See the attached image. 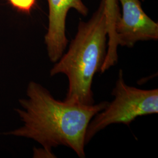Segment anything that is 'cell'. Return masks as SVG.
<instances>
[{
  "mask_svg": "<svg viewBox=\"0 0 158 158\" xmlns=\"http://www.w3.org/2000/svg\"><path fill=\"white\" fill-rule=\"evenodd\" d=\"M118 1L123 13H118L114 27L118 46L132 48L139 41L158 40V23L143 11L140 1Z\"/></svg>",
  "mask_w": 158,
  "mask_h": 158,
  "instance_id": "4",
  "label": "cell"
},
{
  "mask_svg": "<svg viewBox=\"0 0 158 158\" xmlns=\"http://www.w3.org/2000/svg\"><path fill=\"white\" fill-rule=\"evenodd\" d=\"M49 5V25L45 36L48 55L56 63L64 53L68 44L66 36V19L68 11L74 8L86 16L88 9L81 0H47Z\"/></svg>",
  "mask_w": 158,
  "mask_h": 158,
  "instance_id": "5",
  "label": "cell"
},
{
  "mask_svg": "<svg viewBox=\"0 0 158 158\" xmlns=\"http://www.w3.org/2000/svg\"><path fill=\"white\" fill-rule=\"evenodd\" d=\"M110 15L107 0L87 22L80 21L68 52L63 53L50 71L51 76L63 74L69 87L64 100L85 105L94 104L92 83L107 55V40Z\"/></svg>",
  "mask_w": 158,
  "mask_h": 158,
  "instance_id": "2",
  "label": "cell"
},
{
  "mask_svg": "<svg viewBox=\"0 0 158 158\" xmlns=\"http://www.w3.org/2000/svg\"><path fill=\"white\" fill-rule=\"evenodd\" d=\"M114 99L97 113L87 127V145L96 134L108 126L124 124L128 126L139 117L158 113V89L143 90L127 85L120 69L112 91Z\"/></svg>",
  "mask_w": 158,
  "mask_h": 158,
  "instance_id": "3",
  "label": "cell"
},
{
  "mask_svg": "<svg viewBox=\"0 0 158 158\" xmlns=\"http://www.w3.org/2000/svg\"><path fill=\"white\" fill-rule=\"evenodd\" d=\"M27 96L19 100L21 108L15 109L23 125L4 134L33 139L50 151L59 146L68 147L79 158H85L87 127L108 102L85 105L58 100L45 87L35 81L28 85Z\"/></svg>",
  "mask_w": 158,
  "mask_h": 158,
  "instance_id": "1",
  "label": "cell"
},
{
  "mask_svg": "<svg viewBox=\"0 0 158 158\" xmlns=\"http://www.w3.org/2000/svg\"><path fill=\"white\" fill-rule=\"evenodd\" d=\"M10 4L17 10L29 12L33 8L35 0H8Z\"/></svg>",
  "mask_w": 158,
  "mask_h": 158,
  "instance_id": "6",
  "label": "cell"
},
{
  "mask_svg": "<svg viewBox=\"0 0 158 158\" xmlns=\"http://www.w3.org/2000/svg\"><path fill=\"white\" fill-rule=\"evenodd\" d=\"M52 151H48L45 148H34V158H56Z\"/></svg>",
  "mask_w": 158,
  "mask_h": 158,
  "instance_id": "7",
  "label": "cell"
}]
</instances>
